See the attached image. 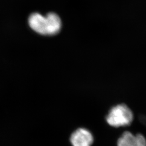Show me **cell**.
<instances>
[{
    "label": "cell",
    "instance_id": "1",
    "mask_svg": "<svg viewBox=\"0 0 146 146\" xmlns=\"http://www.w3.org/2000/svg\"><path fill=\"white\" fill-rule=\"evenodd\" d=\"M106 120L107 123L112 127L127 126L131 125L133 121V114L127 105L118 104L110 110Z\"/></svg>",
    "mask_w": 146,
    "mask_h": 146
},
{
    "label": "cell",
    "instance_id": "2",
    "mask_svg": "<svg viewBox=\"0 0 146 146\" xmlns=\"http://www.w3.org/2000/svg\"><path fill=\"white\" fill-rule=\"evenodd\" d=\"M28 24L33 31L42 35H50V22L47 15L34 13L28 18Z\"/></svg>",
    "mask_w": 146,
    "mask_h": 146
},
{
    "label": "cell",
    "instance_id": "3",
    "mask_svg": "<svg viewBox=\"0 0 146 146\" xmlns=\"http://www.w3.org/2000/svg\"><path fill=\"white\" fill-rule=\"evenodd\" d=\"M70 142L73 146H91L93 142V136L87 129L79 128L72 134Z\"/></svg>",
    "mask_w": 146,
    "mask_h": 146
},
{
    "label": "cell",
    "instance_id": "4",
    "mask_svg": "<svg viewBox=\"0 0 146 146\" xmlns=\"http://www.w3.org/2000/svg\"><path fill=\"white\" fill-rule=\"evenodd\" d=\"M117 146H136L135 135L129 131H125L117 141Z\"/></svg>",
    "mask_w": 146,
    "mask_h": 146
},
{
    "label": "cell",
    "instance_id": "5",
    "mask_svg": "<svg viewBox=\"0 0 146 146\" xmlns=\"http://www.w3.org/2000/svg\"><path fill=\"white\" fill-rule=\"evenodd\" d=\"M136 146H146V139L145 137L141 134L135 135Z\"/></svg>",
    "mask_w": 146,
    "mask_h": 146
}]
</instances>
